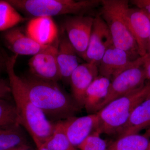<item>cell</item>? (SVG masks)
I'll list each match as a JSON object with an SVG mask.
<instances>
[{"label": "cell", "mask_w": 150, "mask_h": 150, "mask_svg": "<svg viewBox=\"0 0 150 150\" xmlns=\"http://www.w3.org/2000/svg\"><path fill=\"white\" fill-rule=\"evenodd\" d=\"M18 56L14 54L8 57L5 68L18 123L29 133L37 148L42 146L53 135L55 123L49 121L28 96L22 82L21 77L17 75L15 71Z\"/></svg>", "instance_id": "cell-1"}, {"label": "cell", "mask_w": 150, "mask_h": 150, "mask_svg": "<svg viewBox=\"0 0 150 150\" xmlns=\"http://www.w3.org/2000/svg\"><path fill=\"white\" fill-rule=\"evenodd\" d=\"M28 96L35 106L53 123L74 116L79 107L57 82L33 76L21 77Z\"/></svg>", "instance_id": "cell-2"}, {"label": "cell", "mask_w": 150, "mask_h": 150, "mask_svg": "<svg viewBox=\"0 0 150 150\" xmlns=\"http://www.w3.org/2000/svg\"><path fill=\"white\" fill-rule=\"evenodd\" d=\"M129 3L127 0H101L100 15L108 27L114 46L137 59L141 56L129 26Z\"/></svg>", "instance_id": "cell-3"}, {"label": "cell", "mask_w": 150, "mask_h": 150, "mask_svg": "<svg viewBox=\"0 0 150 150\" xmlns=\"http://www.w3.org/2000/svg\"><path fill=\"white\" fill-rule=\"evenodd\" d=\"M150 95V82H148L142 88L112 100L97 112L98 123L95 130L101 134L116 135L134 109Z\"/></svg>", "instance_id": "cell-4"}, {"label": "cell", "mask_w": 150, "mask_h": 150, "mask_svg": "<svg viewBox=\"0 0 150 150\" xmlns=\"http://www.w3.org/2000/svg\"><path fill=\"white\" fill-rule=\"evenodd\" d=\"M17 10L33 18L84 15L100 5L101 0H7Z\"/></svg>", "instance_id": "cell-5"}, {"label": "cell", "mask_w": 150, "mask_h": 150, "mask_svg": "<svg viewBox=\"0 0 150 150\" xmlns=\"http://www.w3.org/2000/svg\"><path fill=\"white\" fill-rule=\"evenodd\" d=\"M148 56L147 54L135 59L126 51L112 45L108 49L100 62L98 66L99 75L111 81L126 70L143 65Z\"/></svg>", "instance_id": "cell-6"}, {"label": "cell", "mask_w": 150, "mask_h": 150, "mask_svg": "<svg viewBox=\"0 0 150 150\" xmlns=\"http://www.w3.org/2000/svg\"><path fill=\"white\" fill-rule=\"evenodd\" d=\"M146 80L143 65L132 67L121 73L111 81L100 109L112 100L142 88Z\"/></svg>", "instance_id": "cell-7"}, {"label": "cell", "mask_w": 150, "mask_h": 150, "mask_svg": "<svg viewBox=\"0 0 150 150\" xmlns=\"http://www.w3.org/2000/svg\"><path fill=\"white\" fill-rule=\"evenodd\" d=\"M59 39L32 56L28 66L32 75L40 79L57 82L61 80L57 61Z\"/></svg>", "instance_id": "cell-8"}, {"label": "cell", "mask_w": 150, "mask_h": 150, "mask_svg": "<svg viewBox=\"0 0 150 150\" xmlns=\"http://www.w3.org/2000/svg\"><path fill=\"white\" fill-rule=\"evenodd\" d=\"M94 17L88 16L75 15L67 18L64 29L68 39L78 56L84 60L88 46Z\"/></svg>", "instance_id": "cell-9"}, {"label": "cell", "mask_w": 150, "mask_h": 150, "mask_svg": "<svg viewBox=\"0 0 150 150\" xmlns=\"http://www.w3.org/2000/svg\"><path fill=\"white\" fill-rule=\"evenodd\" d=\"M113 45L108 27L100 15L94 17L93 24L84 60L98 67L106 51Z\"/></svg>", "instance_id": "cell-10"}, {"label": "cell", "mask_w": 150, "mask_h": 150, "mask_svg": "<svg viewBox=\"0 0 150 150\" xmlns=\"http://www.w3.org/2000/svg\"><path fill=\"white\" fill-rule=\"evenodd\" d=\"M60 121L67 138L77 148L96 129L98 117L94 113L82 117L72 116Z\"/></svg>", "instance_id": "cell-11"}, {"label": "cell", "mask_w": 150, "mask_h": 150, "mask_svg": "<svg viewBox=\"0 0 150 150\" xmlns=\"http://www.w3.org/2000/svg\"><path fill=\"white\" fill-rule=\"evenodd\" d=\"M98 75V67L87 62L80 64L71 75L72 98L80 108L83 107L87 89Z\"/></svg>", "instance_id": "cell-12"}, {"label": "cell", "mask_w": 150, "mask_h": 150, "mask_svg": "<svg viewBox=\"0 0 150 150\" xmlns=\"http://www.w3.org/2000/svg\"><path fill=\"white\" fill-rule=\"evenodd\" d=\"M2 38L6 47L18 56H33L47 46L35 42L26 33H25L20 28L16 27L3 32Z\"/></svg>", "instance_id": "cell-13"}, {"label": "cell", "mask_w": 150, "mask_h": 150, "mask_svg": "<svg viewBox=\"0 0 150 150\" xmlns=\"http://www.w3.org/2000/svg\"><path fill=\"white\" fill-rule=\"evenodd\" d=\"M128 18L131 32L136 40L140 56L147 54L150 33V16L138 8H130Z\"/></svg>", "instance_id": "cell-14"}, {"label": "cell", "mask_w": 150, "mask_h": 150, "mask_svg": "<svg viewBox=\"0 0 150 150\" xmlns=\"http://www.w3.org/2000/svg\"><path fill=\"white\" fill-rule=\"evenodd\" d=\"M26 34L35 42L43 46L53 44L59 39V31L53 18H33L28 23Z\"/></svg>", "instance_id": "cell-15"}, {"label": "cell", "mask_w": 150, "mask_h": 150, "mask_svg": "<svg viewBox=\"0 0 150 150\" xmlns=\"http://www.w3.org/2000/svg\"><path fill=\"white\" fill-rule=\"evenodd\" d=\"M59 38L57 61L61 79L69 82L73 72L80 64L77 53L68 39L65 31Z\"/></svg>", "instance_id": "cell-16"}, {"label": "cell", "mask_w": 150, "mask_h": 150, "mask_svg": "<svg viewBox=\"0 0 150 150\" xmlns=\"http://www.w3.org/2000/svg\"><path fill=\"white\" fill-rule=\"evenodd\" d=\"M150 129V95L134 109L127 123L116 135L120 138Z\"/></svg>", "instance_id": "cell-17"}, {"label": "cell", "mask_w": 150, "mask_h": 150, "mask_svg": "<svg viewBox=\"0 0 150 150\" xmlns=\"http://www.w3.org/2000/svg\"><path fill=\"white\" fill-rule=\"evenodd\" d=\"M111 81L98 75L87 89L83 107L90 114L96 113L107 96Z\"/></svg>", "instance_id": "cell-18"}, {"label": "cell", "mask_w": 150, "mask_h": 150, "mask_svg": "<svg viewBox=\"0 0 150 150\" xmlns=\"http://www.w3.org/2000/svg\"><path fill=\"white\" fill-rule=\"evenodd\" d=\"M30 146L26 135L19 123L0 127V150Z\"/></svg>", "instance_id": "cell-19"}, {"label": "cell", "mask_w": 150, "mask_h": 150, "mask_svg": "<svg viewBox=\"0 0 150 150\" xmlns=\"http://www.w3.org/2000/svg\"><path fill=\"white\" fill-rule=\"evenodd\" d=\"M106 150H150V129L144 134H134L117 138Z\"/></svg>", "instance_id": "cell-20"}, {"label": "cell", "mask_w": 150, "mask_h": 150, "mask_svg": "<svg viewBox=\"0 0 150 150\" xmlns=\"http://www.w3.org/2000/svg\"><path fill=\"white\" fill-rule=\"evenodd\" d=\"M27 18L22 16L7 0H0V31L16 27Z\"/></svg>", "instance_id": "cell-21"}, {"label": "cell", "mask_w": 150, "mask_h": 150, "mask_svg": "<svg viewBox=\"0 0 150 150\" xmlns=\"http://www.w3.org/2000/svg\"><path fill=\"white\" fill-rule=\"evenodd\" d=\"M41 146L51 150H78L67 138L60 121L55 123L53 135Z\"/></svg>", "instance_id": "cell-22"}, {"label": "cell", "mask_w": 150, "mask_h": 150, "mask_svg": "<svg viewBox=\"0 0 150 150\" xmlns=\"http://www.w3.org/2000/svg\"><path fill=\"white\" fill-rule=\"evenodd\" d=\"M16 123H19L14 103L6 99H0V127Z\"/></svg>", "instance_id": "cell-23"}, {"label": "cell", "mask_w": 150, "mask_h": 150, "mask_svg": "<svg viewBox=\"0 0 150 150\" xmlns=\"http://www.w3.org/2000/svg\"><path fill=\"white\" fill-rule=\"evenodd\" d=\"M98 131H94L78 146L80 150H106L108 144Z\"/></svg>", "instance_id": "cell-24"}, {"label": "cell", "mask_w": 150, "mask_h": 150, "mask_svg": "<svg viewBox=\"0 0 150 150\" xmlns=\"http://www.w3.org/2000/svg\"><path fill=\"white\" fill-rule=\"evenodd\" d=\"M131 2L136 7L142 9L150 16V0H132Z\"/></svg>", "instance_id": "cell-25"}, {"label": "cell", "mask_w": 150, "mask_h": 150, "mask_svg": "<svg viewBox=\"0 0 150 150\" xmlns=\"http://www.w3.org/2000/svg\"><path fill=\"white\" fill-rule=\"evenodd\" d=\"M11 93L9 84L0 79V99H6Z\"/></svg>", "instance_id": "cell-26"}, {"label": "cell", "mask_w": 150, "mask_h": 150, "mask_svg": "<svg viewBox=\"0 0 150 150\" xmlns=\"http://www.w3.org/2000/svg\"><path fill=\"white\" fill-rule=\"evenodd\" d=\"M143 67L144 70L146 79L150 81V57L149 56L143 64Z\"/></svg>", "instance_id": "cell-27"}, {"label": "cell", "mask_w": 150, "mask_h": 150, "mask_svg": "<svg viewBox=\"0 0 150 150\" xmlns=\"http://www.w3.org/2000/svg\"><path fill=\"white\" fill-rule=\"evenodd\" d=\"M7 59V57H6L3 54L2 52L0 50V65L1 66L5 67Z\"/></svg>", "instance_id": "cell-28"}, {"label": "cell", "mask_w": 150, "mask_h": 150, "mask_svg": "<svg viewBox=\"0 0 150 150\" xmlns=\"http://www.w3.org/2000/svg\"><path fill=\"white\" fill-rule=\"evenodd\" d=\"M9 150H32L30 146L19 147L14 148Z\"/></svg>", "instance_id": "cell-29"}, {"label": "cell", "mask_w": 150, "mask_h": 150, "mask_svg": "<svg viewBox=\"0 0 150 150\" xmlns=\"http://www.w3.org/2000/svg\"><path fill=\"white\" fill-rule=\"evenodd\" d=\"M150 52V33L149 37V41H148V43L147 45V54L149 53Z\"/></svg>", "instance_id": "cell-30"}, {"label": "cell", "mask_w": 150, "mask_h": 150, "mask_svg": "<svg viewBox=\"0 0 150 150\" xmlns=\"http://www.w3.org/2000/svg\"><path fill=\"white\" fill-rule=\"evenodd\" d=\"M38 150H51L50 149H47V148L41 146L37 148Z\"/></svg>", "instance_id": "cell-31"}, {"label": "cell", "mask_w": 150, "mask_h": 150, "mask_svg": "<svg viewBox=\"0 0 150 150\" xmlns=\"http://www.w3.org/2000/svg\"><path fill=\"white\" fill-rule=\"evenodd\" d=\"M147 54H148V56H149V57H150V52Z\"/></svg>", "instance_id": "cell-32"}, {"label": "cell", "mask_w": 150, "mask_h": 150, "mask_svg": "<svg viewBox=\"0 0 150 150\" xmlns=\"http://www.w3.org/2000/svg\"><path fill=\"white\" fill-rule=\"evenodd\" d=\"M3 67H2V66H1V65H0V70H1V69H2V68Z\"/></svg>", "instance_id": "cell-33"}]
</instances>
